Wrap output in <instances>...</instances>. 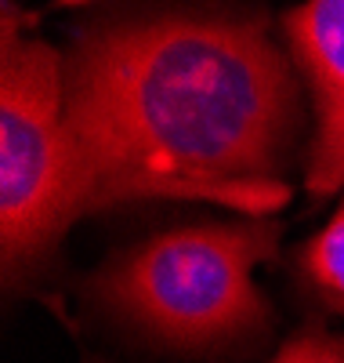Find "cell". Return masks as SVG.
<instances>
[{
	"label": "cell",
	"mask_w": 344,
	"mask_h": 363,
	"mask_svg": "<svg viewBox=\"0 0 344 363\" xmlns=\"http://www.w3.org/2000/svg\"><path fill=\"white\" fill-rule=\"evenodd\" d=\"M294 80L261 22L134 18L87 29L66 66L84 215L120 200H214L272 215Z\"/></svg>",
	"instance_id": "obj_1"
},
{
	"label": "cell",
	"mask_w": 344,
	"mask_h": 363,
	"mask_svg": "<svg viewBox=\"0 0 344 363\" xmlns=\"http://www.w3.org/2000/svg\"><path fill=\"white\" fill-rule=\"evenodd\" d=\"M279 225H189L160 233L95 277L109 309L174 345H222L261 330L268 306L254 269L275 255Z\"/></svg>",
	"instance_id": "obj_2"
},
{
	"label": "cell",
	"mask_w": 344,
	"mask_h": 363,
	"mask_svg": "<svg viewBox=\"0 0 344 363\" xmlns=\"http://www.w3.org/2000/svg\"><path fill=\"white\" fill-rule=\"evenodd\" d=\"M80 215L62 58L44 40L8 29L0 69V240L8 277L47 255Z\"/></svg>",
	"instance_id": "obj_3"
},
{
	"label": "cell",
	"mask_w": 344,
	"mask_h": 363,
	"mask_svg": "<svg viewBox=\"0 0 344 363\" xmlns=\"http://www.w3.org/2000/svg\"><path fill=\"white\" fill-rule=\"evenodd\" d=\"M287 37L316 91L319 135L308 153V193L344 186V0H311L287 15Z\"/></svg>",
	"instance_id": "obj_4"
},
{
	"label": "cell",
	"mask_w": 344,
	"mask_h": 363,
	"mask_svg": "<svg viewBox=\"0 0 344 363\" xmlns=\"http://www.w3.org/2000/svg\"><path fill=\"white\" fill-rule=\"evenodd\" d=\"M301 269L333 309H344V207L323 225V233L308 240Z\"/></svg>",
	"instance_id": "obj_5"
},
{
	"label": "cell",
	"mask_w": 344,
	"mask_h": 363,
	"mask_svg": "<svg viewBox=\"0 0 344 363\" xmlns=\"http://www.w3.org/2000/svg\"><path fill=\"white\" fill-rule=\"evenodd\" d=\"M272 363H344V338L326 335L323 327H308L304 335L290 338Z\"/></svg>",
	"instance_id": "obj_6"
}]
</instances>
